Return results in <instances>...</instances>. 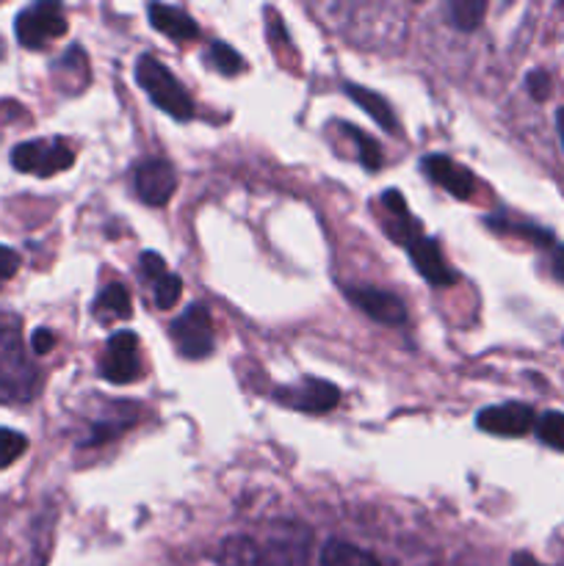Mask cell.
Segmentation results:
<instances>
[{
  "instance_id": "obj_1",
  "label": "cell",
  "mask_w": 564,
  "mask_h": 566,
  "mask_svg": "<svg viewBox=\"0 0 564 566\" xmlns=\"http://www.w3.org/2000/svg\"><path fill=\"white\" fill-rule=\"evenodd\" d=\"M39 390H42V370L28 357L20 318L0 313V407L31 403Z\"/></svg>"
},
{
  "instance_id": "obj_2",
  "label": "cell",
  "mask_w": 564,
  "mask_h": 566,
  "mask_svg": "<svg viewBox=\"0 0 564 566\" xmlns=\"http://www.w3.org/2000/svg\"><path fill=\"white\" fill-rule=\"evenodd\" d=\"M136 81L147 92V97L171 119L188 122L194 116V99L155 55L147 53L136 61Z\"/></svg>"
},
{
  "instance_id": "obj_3",
  "label": "cell",
  "mask_w": 564,
  "mask_h": 566,
  "mask_svg": "<svg viewBox=\"0 0 564 566\" xmlns=\"http://www.w3.org/2000/svg\"><path fill=\"white\" fill-rule=\"evenodd\" d=\"M72 164H75V153L61 138H33L11 149V166L22 175H36L42 180L72 169Z\"/></svg>"
},
{
  "instance_id": "obj_4",
  "label": "cell",
  "mask_w": 564,
  "mask_h": 566,
  "mask_svg": "<svg viewBox=\"0 0 564 566\" xmlns=\"http://www.w3.org/2000/svg\"><path fill=\"white\" fill-rule=\"evenodd\" d=\"M17 42L25 50H44L53 39H61L66 33V17L59 3H42L25 6L14 20Z\"/></svg>"
},
{
  "instance_id": "obj_5",
  "label": "cell",
  "mask_w": 564,
  "mask_h": 566,
  "mask_svg": "<svg viewBox=\"0 0 564 566\" xmlns=\"http://www.w3.org/2000/svg\"><path fill=\"white\" fill-rule=\"evenodd\" d=\"M169 340L175 343L180 357L186 359H205L213 352V324L210 313L202 304H191L182 315H177L169 326Z\"/></svg>"
},
{
  "instance_id": "obj_6",
  "label": "cell",
  "mask_w": 564,
  "mask_h": 566,
  "mask_svg": "<svg viewBox=\"0 0 564 566\" xmlns=\"http://www.w3.org/2000/svg\"><path fill=\"white\" fill-rule=\"evenodd\" d=\"M274 401L304 415H326L337 407V401H341V390H337L332 381L304 376L296 385L280 387V390L274 392Z\"/></svg>"
},
{
  "instance_id": "obj_7",
  "label": "cell",
  "mask_w": 564,
  "mask_h": 566,
  "mask_svg": "<svg viewBox=\"0 0 564 566\" xmlns=\"http://www.w3.org/2000/svg\"><path fill=\"white\" fill-rule=\"evenodd\" d=\"M100 376L111 385H130L142 376L136 332H114L108 337L105 357L100 359Z\"/></svg>"
},
{
  "instance_id": "obj_8",
  "label": "cell",
  "mask_w": 564,
  "mask_h": 566,
  "mask_svg": "<svg viewBox=\"0 0 564 566\" xmlns=\"http://www.w3.org/2000/svg\"><path fill=\"white\" fill-rule=\"evenodd\" d=\"M346 298L354 307L363 310L370 321H376V324L401 326L404 321H407V307H404L401 298L390 291H382V287H346Z\"/></svg>"
},
{
  "instance_id": "obj_9",
  "label": "cell",
  "mask_w": 564,
  "mask_h": 566,
  "mask_svg": "<svg viewBox=\"0 0 564 566\" xmlns=\"http://www.w3.org/2000/svg\"><path fill=\"white\" fill-rule=\"evenodd\" d=\"M175 191H177V175H175V166H171L169 160L149 158L144 160V164H138L136 193L144 205L164 208Z\"/></svg>"
},
{
  "instance_id": "obj_10",
  "label": "cell",
  "mask_w": 564,
  "mask_h": 566,
  "mask_svg": "<svg viewBox=\"0 0 564 566\" xmlns=\"http://www.w3.org/2000/svg\"><path fill=\"white\" fill-rule=\"evenodd\" d=\"M476 426L487 434L495 437H523L536 426L534 409L525 403H501V407H487L476 415Z\"/></svg>"
},
{
  "instance_id": "obj_11",
  "label": "cell",
  "mask_w": 564,
  "mask_h": 566,
  "mask_svg": "<svg viewBox=\"0 0 564 566\" xmlns=\"http://www.w3.org/2000/svg\"><path fill=\"white\" fill-rule=\"evenodd\" d=\"M307 531H274L263 547L258 545V564L254 566H310Z\"/></svg>"
},
{
  "instance_id": "obj_12",
  "label": "cell",
  "mask_w": 564,
  "mask_h": 566,
  "mask_svg": "<svg viewBox=\"0 0 564 566\" xmlns=\"http://www.w3.org/2000/svg\"><path fill=\"white\" fill-rule=\"evenodd\" d=\"M420 169L429 177L435 186H440L442 191H448L457 199H470L476 193V177L473 171L464 169L462 164L451 160L448 155H426L420 160Z\"/></svg>"
},
{
  "instance_id": "obj_13",
  "label": "cell",
  "mask_w": 564,
  "mask_h": 566,
  "mask_svg": "<svg viewBox=\"0 0 564 566\" xmlns=\"http://www.w3.org/2000/svg\"><path fill=\"white\" fill-rule=\"evenodd\" d=\"M407 252H409V260H412V265L418 269V274L424 276L429 285L435 287L457 285V274H453V269L448 265L446 254H442L440 243H437L435 238L418 235L412 243H409Z\"/></svg>"
},
{
  "instance_id": "obj_14",
  "label": "cell",
  "mask_w": 564,
  "mask_h": 566,
  "mask_svg": "<svg viewBox=\"0 0 564 566\" xmlns=\"http://www.w3.org/2000/svg\"><path fill=\"white\" fill-rule=\"evenodd\" d=\"M147 17H149V25H153L155 31L175 39V42H191V39L199 36V25L194 22V17H188L186 11L177 9V6L149 3Z\"/></svg>"
},
{
  "instance_id": "obj_15",
  "label": "cell",
  "mask_w": 564,
  "mask_h": 566,
  "mask_svg": "<svg viewBox=\"0 0 564 566\" xmlns=\"http://www.w3.org/2000/svg\"><path fill=\"white\" fill-rule=\"evenodd\" d=\"M343 88H346L348 97H352L354 103H357L359 108H363L365 114H368L370 119L382 127V130H387V133L398 130V122H396V116H393L390 103H387L382 94L370 92V88H365V86H357V83H346Z\"/></svg>"
},
{
  "instance_id": "obj_16",
  "label": "cell",
  "mask_w": 564,
  "mask_h": 566,
  "mask_svg": "<svg viewBox=\"0 0 564 566\" xmlns=\"http://www.w3.org/2000/svg\"><path fill=\"white\" fill-rule=\"evenodd\" d=\"M94 318L103 321V324H111V321H125L130 318V293H127L125 285L114 282V285L105 287L103 293L94 302Z\"/></svg>"
},
{
  "instance_id": "obj_17",
  "label": "cell",
  "mask_w": 564,
  "mask_h": 566,
  "mask_svg": "<svg viewBox=\"0 0 564 566\" xmlns=\"http://www.w3.org/2000/svg\"><path fill=\"white\" fill-rule=\"evenodd\" d=\"M321 566H379L374 556L346 545V542H330L321 551Z\"/></svg>"
},
{
  "instance_id": "obj_18",
  "label": "cell",
  "mask_w": 564,
  "mask_h": 566,
  "mask_svg": "<svg viewBox=\"0 0 564 566\" xmlns=\"http://www.w3.org/2000/svg\"><path fill=\"white\" fill-rule=\"evenodd\" d=\"M487 3L484 0H451L448 3V20L459 31H476L484 20Z\"/></svg>"
},
{
  "instance_id": "obj_19",
  "label": "cell",
  "mask_w": 564,
  "mask_h": 566,
  "mask_svg": "<svg viewBox=\"0 0 564 566\" xmlns=\"http://www.w3.org/2000/svg\"><path fill=\"white\" fill-rule=\"evenodd\" d=\"M487 227L495 232H501V235H520V238H529V241H536L540 247H553V238L551 232L540 230V227H531V224H512L509 219H503V216H487Z\"/></svg>"
},
{
  "instance_id": "obj_20",
  "label": "cell",
  "mask_w": 564,
  "mask_h": 566,
  "mask_svg": "<svg viewBox=\"0 0 564 566\" xmlns=\"http://www.w3.org/2000/svg\"><path fill=\"white\" fill-rule=\"evenodd\" d=\"M343 130H346V136L352 138L354 144H357V158H359V164H363L368 171L382 169V160H385V158H382L379 142H376V138H370V136H365V133L359 130V127L343 125Z\"/></svg>"
},
{
  "instance_id": "obj_21",
  "label": "cell",
  "mask_w": 564,
  "mask_h": 566,
  "mask_svg": "<svg viewBox=\"0 0 564 566\" xmlns=\"http://www.w3.org/2000/svg\"><path fill=\"white\" fill-rule=\"evenodd\" d=\"M205 59L221 75H238V72H243V59L227 42H210Z\"/></svg>"
},
{
  "instance_id": "obj_22",
  "label": "cell",
  "mask_w": 564,
  "mask_h": 566,
  "mask_svg": "<svg viewBox=\"0 0 564 566\" xmlns=\"http://www.w3.org/2000/svg\"><path fill=\"white\" fill-rule=\"evenodd\" d=\"M536 437L545 442L553 451H564V415L562 412H545L536 420Z\"/></svg>"
},
{
  "instance_id": "obj_23",
  "label": "cell",
  "mask_w": 564,
  "mask_h": 566,
  "mask_svg": "<svg viewBox=\"0 0 564 566\" xmlns=\"http://www.w3.org/2000/svg\"><path fill=\"white\" fill-rule=\"evenodd\" d=\"M25 451H28L25 434H20V431H14V429H3V426H0V470L11 468L17 459L25 457Z\"/></svg>"
},
{
  "instance_id": "obj_24",
  "label": "cell",
  "mask_w": 564,
  "mask_h": 566,
  "mask_svg": "<svg viewBox=\"0 0 564 566\" xmlns=\"http://www.w3.org/2000/svg\"><path fill=\"white\" fill-rule=\"evenodd\" d=\"M182 280L177 274H164L158 282H153V298L158 310H171L180 302Z\"/></svg>"
},
{
  "instance_id": "obj_25",
  "label": "cell",
  "mask_w": 564,
  "mask_h": 566,
  "mask_svg": "<svg viewBox=\"0 0 564 566\" xmlns=\"http://www.w3.org/2000/svg\"><path fill=\"white\" fill-rule=\"evenodd\" d=\"M53 75H77V81H88V59L81 48H70L64 53V59H59L53 64Z\"/></svg>"
},
{
  "instance_id": "obj_26",
  "label": "cell",
  "mask_w": 564,
  "mask_h": 566,
  "mask_svg": "<svg viewBox=\"0 0 564 566\" xmlns=\"http://www.w3.org/2000/svg\"><path fill=\"white\" fill-rule=\"evenodd\" d=\"M525 88H529V94L536 99V103H542V99H547V94H551V77H547V72L542 70L529 72V77H525Z\"/></svg>"
},
{
  "instance_id": "obj_27",
  "label": "cell",
  "mask_w": 564,
  "mask_h": 566,
  "mask_svg": "<svg viewBox=\"0 0 564 566\" xmlns=\"http://www.w3.org/2000/svg\"><path fill=\"white\" fill-rule=\"evenodd\" d=\"M138 263H142V276H144V280L158 282L160 276L166 274V263H164V258H160L158 252H142Z\"/></svg>"
},
{
  "instance_id": "obj_28",
  "label": "cell",
  "mask_w": 564,
  "mask_h": 566,
  "mask_svg": "<svg viewBox=\"0 0 564 566\" xmlns=\"http://www.w3.org/2000/svg\"><path fill=\"white\" fill-rule=\"evenodd\" d=\"M17 271H20V254L0 243V285L9 282Z\"/></svg>"
},
{
  "instance_id": "obj_29",
  "label": "cell",
  "mask_w": 564,
  "mask_h": 566,
  "mask_svg": "<svg viewBox=\"0 0 564 566\" xmlns=\"http://www.w3.org/2000/svg\"><path fill=\"white\" fill-rule=\"evenodd\" d=\"M382 205H385V208L390 210V216H409L407 202H404L401 191H396V188H390V191L382 193Z\"/></svg>"
},
{
  "instance_id": "obj_30",
  "label": "cell",
  "mask_w": 564,
  "mask_h": 566,
  "mask_svg": "<svg viewBox=\"0 0 564 566\" xmlns=\"http://www.w3.org/2000/svg\"><path fill=\"white\" fill-rule=\"evenodd\" d=\"M55 346V335L50 329H36L31 337L33 354H50Z\"/></svg>"
},
{
  "instance_id": "obj_31",
  "label": "cell",
  "mask_w": 564,
  "mask_h": 566,
  "mask_svg": "<svg viewBox=\"0 0 564 566\" xmlns=\"http://www.w3.org/2000/svg\"><path fill=\"white\" fill-rule=\"evenodd\" d=\"M553 276L558 282H564V247L553 249Z\"/></svg>"
},
{
  "instance_id": "obj_32",
  "label": "cell",
  "mask_w": 564,
  "mask_h": 566,
  "mask_svg": "<svg viewBox=\"0 0 564 566\" xmlns=\"http://www.w3.org/2000/svg\"><path fill=\"white\" fill-rule=\"evenodd\" d=\"M512 566H540V564H536L531 556H525V553H518V556L512 558Z\"/></svg>"
},
{
  "instance_id": "obj_33",
  "label": "cell",
  "mask_w": 564,
  "mask_h": 566,
  "mask_svg": "<svg viewBox=\"0 0 564 566\" xmlns=\"http://www.w3.org/2000/svg\"><path fill=\"white\" fill-rule=\"evenodd\" d=\"M558 133H562V144H564V108L558 111Z\"/></svg>"
},
{
  "instance_id": "obj_34",
  "label": "cell",
  "mask_w": 564,
  "mask_h": 566,
  "mask_svg": "<svg viewBox=\"0 0 564 566\" xmlns=\"http://www.w3.org/2000/svg\"><path fill=\"white\" fill-rule=\"evenodd\" d=\"M6 59V44H3V39H0V61Z\"/></svg>"
}]
</instances>
